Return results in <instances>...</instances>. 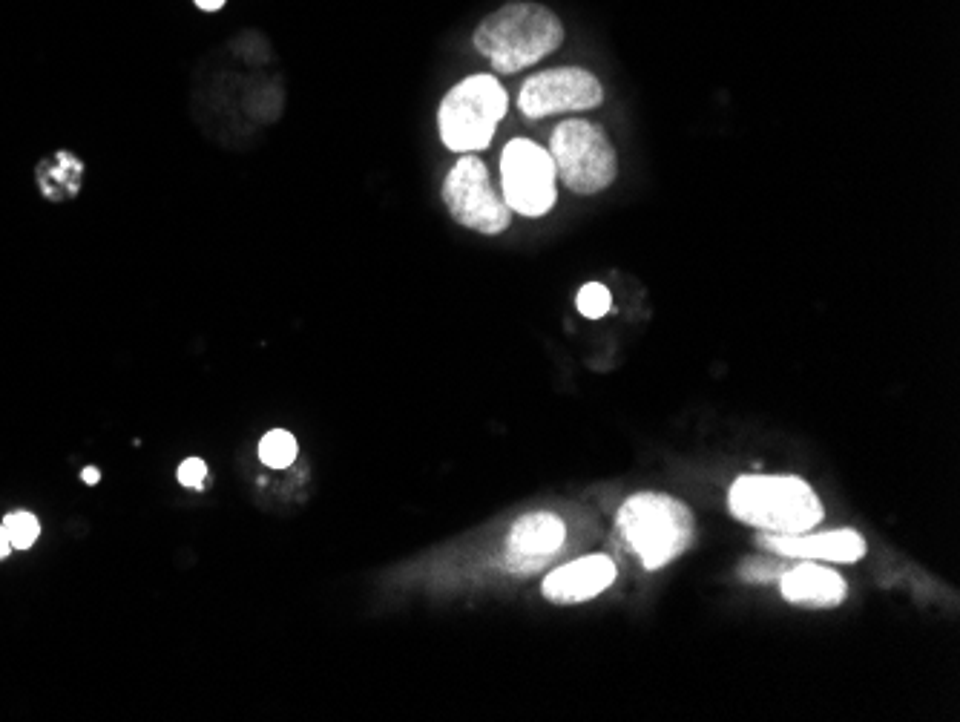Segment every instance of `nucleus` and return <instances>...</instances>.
Wrapping results in <instances>:
<instances>
[{
    "mask_svg": "<svg viewBox=\"0 0 960 722\" xmlns=\"http://www.w3.org/2000/svg\"><path fill=\"white\" fill-rule=\"evenodd\" d=\"M564 41L558 15L541 3H506L475 29V49L489 58L495 72L512 75L552 55Z\"/></svg>",
    "mask_w": 960,
    "mask_h": 722,
    "instance_id": "1",
    "label": "nucleus"
},
{
    "mask_svg": "<svg viewBox=\"0 0 960 722\" xmlns=\"http://www.w3.org/2000/svg\"><path fill=\"white\" fill-rule=\"evenodd\" d=\"M728 510L736 521L779 533L800 536L823 521V501L802 478L794 475H742L731 484Z\"/></svg>",
    "mask_w": 960,
    "mask_h": 722,
    "instance_id": "2",
    "label": "nucleus"
},
{
    "mask_svg": "<svg viewBox=\"0 0 960 722\" xmlns=\"http://www.w3.org/2000/svg\"><path fill=\"white\" fill-rule=\"evenodd\" d=\"M616 533L644 570H662L696 541L690 507L664 492H639L621 504Z\"/></svg>",
    "mask_w": 960,
    "mask_h": 722,
    "instance_id": "3",
    "label": "nucleus"
},
{
    "mask_svg": "<svg viewBox=\"0 0 960 722\" xmlns=\"http://www.w3.org/2000/svg\"><path fill=\"white\" fill-rule=\"evenodd\" d=\"M509 110V98L495 75H469L452 87L437 110L440 141L452 153H475L492 144V136Z\"/></svg>",
    "mask_w": 960,
    "mask_h": 722,
    "instance_id": "4",
    "label": "nucleus"
},
{
    "mask_svg": "<svg viewBox=\"0 0 960 722\" xmlns=\"http://www.w3.org/2000/svg\"><path fill=\"white\" fill-rule=\"evenodd\" d=\"M555 176L578 196H593L616 182L618 159L607 133L584 118H567L549 139Z\"/></svg>",
    "mask_w": 960,
    "mask_h": 722,
    "instance_id": "5",
    "label": "nucleus"
},
{
    "mask_svg": "<svg viewBox=\"0 0 960 722\" xmlns=\"http://www.w3.org/2000/svg\"><path fill=\"white\" fill-rule=\"evenodd\" d=\"M443 202L452 219L469 231L495 236L512 222V210L495 190L486 164L475 156H463L443 182Z\"/></svg>",
    "mask_w": 960,
    "mask_h": 722,
    "instance_id": "6",
    "label": "nucleus"
},
{
    "mask_svg": "<svg viewBox=\"0 0 960 722\" xmlns=\"http://www.w3.org/2000/svg\"><path fill=\"white\" fill-rule=\"evenodd\" d=\"M503 202L521 216H544L558 202L555 164L549 150L529 139H512L501 153Z\"/></svg>",
    "mask_w": 960,
    "mask_h": 722,
    "instance_id": "7",
    "label": "nucleus"
},
{
    "mask_svg": "<svg viewBox=\"0 0 960 722\" xmlns=\"http://www.w3.org/2000/svg\"><path fill=\"white\" fill-rule=\"evenodd\" d=\"M604 101V87L593 72L581 67H555L524 81L518 107L526 118H547L558 113L595 110Z\"/></svg>",
    "mask_w": 960,
    "mask_h": 722,
    "instance_id": "8",
    "label": "nucleus"
},
{
    "mask_svg": "<svg viewBox=\"0 0 960 722\" xmlns=\"http://www.w3.org/2000/svg\"><path fill=\"white\" fill-rule=\"evenodd\" d=\"M564 521L552 513H529L515 521L506 541V567L518 576L535 573L564 547Z\"/></svg>",
    "mask_w": 960,
    "mask_h": 722,
    "instance_id": "9",
    "label": "nucleus"
},
{
    "mask_svg": "<svg viewBox=\"0 0 960 722\" xmlns=\"http://www.w3.org/2000/svg\"><path fill=\"white\" fill-rule=\"evenodd\" d=\"M759 544L771 550L774 556L800 561H828V564H854L866 556V541L857 530H831V533H814V536H779V533H762Z\"/></svg>",
    "mask_w": 960,
    "mask_h": 722,
    "instance_id": "10",
    "label": "nucleus"
},
{
    "mask_svg": "<svg viewBox=\"0 0 960 722\" xmlns=\"http://www.w3.org/2000/svg\"><path fill=\"white\" fill-rule=\"evenodd\" d=\"M613 582H616L613 561L607 556H584V559L570 561V564L552 570L541 584V590L555 605H578V602H587L598 593H604Z\"/></svg>",
    "mask_w": 960,
    "mask_h": 722,
    "instance_id": "11",
    "label": "nucleus"
},
{
    "mask_svg": "<svg viewBox=\"0 0 960 722\" xmlns=\"http://www.w3.org/2000/svg\"><path fill=\"white\" fill-rule=\"evenodd\" d=\"M777 584L779 593L791 605L800 607H837L843 605L848 593L843 576L817 561H802L791 570H782Z\"/></svg>",
    "mask_w": 960,
    "mask_h": 722,
    "instance_id": "12",
    "label": "nucleus"
},
{
    "mask_svg": "<svg viewBox=\"0 0 960 722\" xmlns=\"http://www.w3.org/2000/svg\"><path fill=\"white\" fill-rule=\"evenodd\" d=\"M38 182H41V193L49 199H67L78 193L81 185V162L72 159L69 153H58L55 159L41 162L38 167Z\"/></svg>",
    "mask_w": 960,
    "mask_h": 722,
    "instance_id": "13",
    "label": "nucleus"
},
{
    "mask_svg": "<svg viewBox=\"0 0 960 722\" xmlns=\"http://www.w3.org/2000/svg\"><path fill=\"white\" fill-rule=\"evenodd\" d=\"M297 438L285 429H274L259 441V461L271 469H288L297 458Z\"/></svg>",
    "mask_w": 960,
    "mask_h": 722,
    "instance_id": "14",
    "label": "nucleus"
},
{
    "mask_svg": "<svg viewBox=\"0 0 960 722\" xmlns=\"http://www.w3.org/2000/svg\"><path fill=\"white\" fill-rule=\"evenodd\" d=\"M3 530L12 541V550H29L41 536V521L29 510H15L3 518Z\"/></svg>",
    "mask_w": 960,
    "mask_h": 722,
    "instance_id": "15",
    "label": "nucleus"
},
{
    "mask_svg": "<svg viewBox=\"0 0 960 722\" xmlns=\"http://www.w3.org/2000/svg\"><path fill=\"white\" fill-rule=\"evenodd\" d=\"M578 311L587 317V320H601L607 311H610V305H613V297H610V291L601 285V282H587L581 291H578Z\"/></svg>",
    "mask_w": 960,
    "mask_h": 722,
    "instance_id": "16",
    "label": "nucleus"
},
{
    "mask_svg": "<svg viewBox=\"0 0 960 722\" xmlns=\"http://www.w3.org/2000/svg\"><path fill=\"white\" fill-rule=\"evenodd\" d=\"M779 576H782V567L768 564V561H748L742 567V579L745 582H777Z\"/></svg>",
    "mask_w": 960,
    "mask_h": 722,
    "instance_id": "17",
    "label": "nucleus"
},
{
    "mask_svg": "<svg viewBox=\"0 0 960 722\" xmlns=\"http://www.w3.org/2000/svg\"><path fill=\"white\" fill-rule=\"evenodd\" d=\"M179 481H182L184 487H190V490H202V484L207 481L205 461H199V458H187V461L179 466Z\"/></svg>",
    "mask_w": 960,
    "mask_h": 722,
    "instance_id": "18",
    "label": "nucleus"
},
{
    "mask_svg": "<svg viewBox=\"0 0 960 722\" xmlns=\"http://www.w3.org/2000/svg\"><path fill=\"white\" fill-rule=\"evenodd\" d=\"M81 481H84V484H90V487H95V484L101 481V472H98L95 466H87V469L81 472Z\"/></svg>",
    "mask_w": 960,
    "mask_h": 722,
    "instance_id": "19",
    "label": "nucleus"
},
{
    "mask_svg": "<svg viewBox=\"0 0 960 722\" xmlns=\"http://www.w3.org/2000/svg\"><path fill=\"white\" fill-rule=\"evenodd\" d=\"M6 556H12V541H9L3 524H0V559H6Z\"/></svg>",
    "mask_w": 960,
    "mask_h": 722,
    "instance_id": "20",
    "label": "nucleus"
},
{
    "mask_svg": "<svg viewBox=\"0 0 960 722\" xmlns=\"http://www.w3.org/2000/svg\"><path fill=\"white\" fill-rule=\"evenodd\" d=\"M222 3H225V0H196V6H199V9H205V12H216V9H222Z\"/></svg>",
    "mask_w": 960,
    "mask_h": 722,
    "instance_id": "21",
    "label": "nucleus"
}]
</instances>
